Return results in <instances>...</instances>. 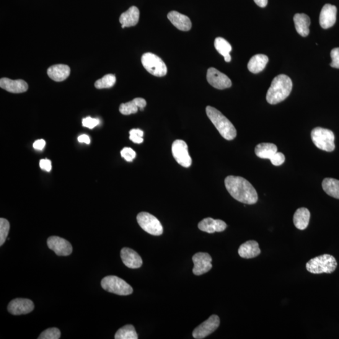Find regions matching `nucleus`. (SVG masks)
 <instances>
[{"label":"nucleus","instance_id":"1","mask_svg":"<svg viewBox=\"0 0 339 339\" xmlns=\"http://www.w3.org/2000/svg\"><path fill=\"white\" fill-rule=\"evenodd\" d=\"M225 186L232 198L245 204L257 203V191L247 180L238 176L230 175L225 179Z\"/></svg>","mask_w":339,"mask_h":339},{"label":"nucleus","instance_id":"2","mask_svg":"<svg viewBox=\"0 0 339 339\" xmlns=\"http://www.w3.org/2000/svg\"><path fill=\"white\" fill-rule=\"evenodd\" d=\"M292 87L293 83L288 76L279 75L271 82L266 94V100L270 105H276L283 102L290 94Z\"/></svg>","mask_w":339,"mask_h":339},{"label":"nucleus","instance_id":"3","mask_svg":"<svg viewBox=\"0 0 339 339\" xmlns=\"http://www.w3.org/2000/svg\"><path fill=\"white\" fill-rule=\"evenodd\" d=\"M206 114L209 120L224 139L232 140L236 137L237 131L234 125L217 109L212 106H207Z\"/></svg>","mask_w":339,"mask_h":339},{"label":"nucleus","instance_id":"4","mask_svg":"<svg viewBox=\"0 0 339 339\" xmlns=\"http://www.w3.org/2000/svg\"><path fill=\"white\" fill-rule=\"evenodd\" d=\"M337 266V261L333 256L323 255L311 259L306 265L308 271L313 274L332 273Z\"/></svg>","mask_w":339,"mask_h":339},{"label":"nucleus","instance_id":"5","mask_svg":"<svg viewBox=\"0 0 339 339\" xmlns=\"http://www.w3.org/2000/svg\"><path fill=\"white\" fill-rule=\"evenodd\" d=\"M313 143L318 149L328 152L335 149V135L330 129L317 127L311 133Z\"/></svg>","mask_w":339,"mask_h":339},{"label":"nucleus","instance_id":"6","mask_svg":"<svg viewBox=\"0 0 339 339\" xmlns=\"http://www.w3.org/2000/svg\"><path fill=\"white\" fill-rule=\"evenodd\" d=\"M102 288L110 293L126 296L133 293V289L123 279L116 276H107L102 281Z\"/></svg>","mask_w":339,"mask_h":339},{"label":"nucleus","instance_id":"7","mask_svg":"<svg viewBox=\"0 0 339 339\" xmlns=\"http://www.w3.org/2000/svg\"><path fill=\"white\" fill-rule=\"evenodd\" d=\"M141 63L149 73L157 77L165 76L167 73L166 64L154 54L147 53L141 57Z\"/></svg>","mask_w":339,"mask_h":339},{"label":"nucleus","instance_id":"8","mask_svg":"<svg viewBox=\"0 0 339 339\" xmlns=\"http://www.w3.org/2000/svg\"><path fill=\"white\" fill-rule=\"evenodd\" d=\"M137 221L139 226L153 235H160L163 234L164 229L159 220L148 212H142L137 216Z\"/></svg>","mask_w":339,"mask_h":339},{"label":"nucleus","instance_id":"9","mask_svg":"<svg viewBox=\"0 0 339 339\" xmlns=\"http://www.w3.org/2000/svg\"><path fill=\"white\" fill-rule=\"evenodd\" d=\"M173 157L181 166L188 168L191 165V159L188 152L187 143L181 139L173 142L172 147Z\"/></svg>","mask_w":339,"mask_h":339},{"label":"nucleus","instance_id":"10","mask_svg":"<svg viewBox=\"0 0 339 339\" xmlns=\"http://www.w3.org/2000/svg\"><path fill=\"white\" fill-rule=\"evenodd\" d=\"M220 325L219 317L216 315H212L193 331V337L197 339L204 338L213 333Z\"/></svg>","mask_w":339,"mask_h":339},{"label":"nucleus","instance_id":"11","mask_svg":"<svg viewBox=\"0 0 339 339\" xmlns=\"http://www.w3.org/2000/svg\"><path fill=\"white\" fill-rule=\"evenodd\" d=\"M207 80L212 87L217 89H227L232 85L231 79L226 74L222 73L214 67H211L208 70Z\"/></svg>","mask_w":339,"mask_h":339},{"label":"nucleus","instance_id":"12","mask_svg":"<svg viewBox=\"0 0 339 339\" xmlns=\"http://www.w3.org/2000/svg\"><path fill=\"white\" fill-rule=\"evenodd\" d=\"M194 264L193 273L197 276L203 275L211 270L212 258L208 253H198L192 257Z\"/></svg>","mask_w":339,"mask_h":339},{"label":"nucleus","instance_id":"13","mask_svg":"<svg viewBox=\"0 0 339 339\" xmlns=\"http://www.w3.org/2000/svg\"><path fill=\"white\" fill-rule=\"evenodd\" d=\"M47 246L57 255L66 256L71 254L72 247L68 240L58 236L48 238Z\"/></svg>","mask_w":339,"mask_h":339},{"label":"nucleus","instance_id":"14","mask_svg":"<svg viewBox=\"0 0 339 339\" xmlns=\"http://www.w3.org/2000/svg\"><path fill=\"white\" fill-rule=\"evenodd\" d=\"M34 309L32 300L26 299H16L10 302L8 310L12 315H20L29 314Z\"/></svg>","mask_w":339,"mask_h":339},{"label":"nucleus","instance_id":"15","mask_svg":"<svg viewBox=\"0 0 339 339\" xmlns=\"http://www.w3.org/2000/svg\"><path fill=\"white\" fill-rule=\"evenodd\" d=\"M337 19V8L334 5L326 4L321 10L320 25L323 29L333 27Z\"/></svg>","mask_w":339,"mask_h":339},{"label":"nucleus","instance_id":"16","mask_svg":"<svg viewBox=\"0 0 339 339\" xmlns=\"http://www.w3.org/2000/svg\"><path fill=\"white\" fill-rule=\"evenodd\" d=\"M0 87L8 92L15 94L25 92L28 89V84L23 80H12L7 77L0 79Z\"/></svg>","mask_w":339,"mask_h":339},{"label":"nucleus","instance_id":"17","mask_svg":"<svg viewBox=\"0 0 339 339\" xmlns=\"http://www.w3.org/2000/svg\"><path fill=\"white\" fill-rule=\"evenodd\" d=\"M198 227L202 231L212 234L215 232L224 231L226 229L227 224L222 220L214 219L208 217L199 222Z\"/></svg>","mask_w":339,"mask_h":339},{"label":"nucleus","instance_id":"18","mask_svg":"<svg viewBox=\"0 0 339 339\" xmlns=\"http://www.w3.org/2000/svg\"><path fill=\"white\" fill-rule=\"evenodd\" d=\"M121 258L125 266L129 268H139L143 264L140 256L130 248H123L121 251Z\"/></svg>","mask_w":339,"mask_h":339},{"label":"nucleus","instance_id":"19","mask_svg":"<svg viewBox=\"0 0 339 339\" xmlns=\"http://www.w3.org/2000/svg\"><path fill=\"white\" fill-rule=\"evenodd\" d=\"M71 69L68 66L64 64H57L49 67L47 74L53 81L62 82L65 81L69 76Z\"/></svg>","mask_w":339,"mask_h":339},{"label":"nucleus","instance_id":"20","mask_svg":"<svg viewBox=\"0 0 339 339\" xmlns=\"http://www.w3.org/2000/svg\"><path fill=\"white\" fill-rule=\"evenodd\" d=\"M167 17L171 23L178 30L188 31L191 29L190 20L186 15L181 14L179 12L172 11L169 13Z\"/></svg>","mask_w":339,"mask_h":339},{"label":"nucleus","instance_id":"21","mask_svg":"<svg viewBox=\"0 0 339 339\" xmlns=\"http://www.w3.org/2000/svg\"><path fill=\"white\" fill-rule=\"evenodd\" d=\"M238 253L243 258L251 259L260 255L261 250L256 240H248L240 246Z\"/></svg>","mask_w":339,"mask_h":339},{"label":"nucleus","instance_id":"22","mask_svg":"<svg viewBox=\"0 0 339 339\" xmlns=\"http://www.w3.org/2000/svg\"><path fill=\"white\" fill-rule=\"evenodd\" d=\"M146 106V100L143 98H136L131 102L121 104L120 106V111L122 115H129L136 113L138 110L143 111Z\"/></svg>","mask_w":339,"mask_h":339},{"label":"nucleus","instance_id":"23","mask_svg":"<svg viewBox=\"0 0 339 339\" xmlns=\"http://www.w3.org/2000/svg\"><path fill=\"white\" fill-rule=\"evenodd\" d=\"M139 19V11L138 8L131 7L127 11L123 13L120 18L121 27H130L135 26Z\"/></svg>","mask_w":339,"mask_h":339},{"label":"nucleus","instance_id":"24","mask_svg":"<svg viewBox=\"0 0 339 339\" xmlns=\"http://www.w3.org/2000/svg\"><path fill=\"white\" fill-rule=\"evenodd\" d=\"M295 26L299 34L305 37L310 33L309 27L311 21L309 16L304 14H297L294 18Z\"/></svg>","mask_w":339,"mask_h":339},{"label":"nucleus","instance_id":"25","mask_svg":"<svg viewBox=\"0 0 339 339\" xmlns=\"http://www.w3.org/2000/svg\"><path fill=\"white\" fill-rule=\"evenodd\" d=\"M310 219V212L309 209L305 208L298 209L294 216L295 226L298 229L305 230L309 226Z\"/></svg>","mask_w":339,"mask_h":339},{"label":"nucleus","instance_id":"26","mask_svg":"<svg viewBox=\"0 0 339 339\" xmlns=\"http://www.w3.org/2000/svg\"><path fill=\"white\" fill-rule=\"evenodd\" d=\"M269 61L268 57L264 54H257L251 58L248 68L253 74H258L263 71Z\"/></svg>","mask_w":339,"mask_h":339},{"label":"nucleus","instance_id":"27","mask_svg":"<svg viewBox=\"0 0 339 339\" xmlns=\"http://www.w3.org/2000/svg\"><path fill=\"white\" fill-rule=\"evenodd\" d=\"M255 152L256 156L261 159L270 160L278 152V148L275 144L263 143L258 144L256 147Z\"/></svg>","mask_w":339,"mask_h":339},{"label":"nucleus","instance_id":"28","mask_svg":"<svg viewBox=\"0 0 339 339\" xmlns=\"http://www.w3.org/2000/svg\"><path fill=\"white\" fill-rule=\"evenodd\" d=\"M214 46L218 53L224 58L225 61L229 63L231 61L230 53L232 51V46L226 39L222 37H217L214 41Z\"/></svg>","mask_w":339,"mask_h":339},{"label":"nucleus","instance_id":"29","mask_svg":"<svg viewBox=\"0 0 339 339\" xmlns=\"http://www.w3.org/2000/svg\"><path fill=\"white\" fill-rule=\"evenodd\" d=\"M322 188L328 196L339 199V180L326 178L322 182Z\"/></svg>","mask_w":339,"mask_h":339},{"label":"nucleus","instance_id":"30","mask_svg":"<svg viewBox=\"0 0 339 339\" xmlns=\"http://www.w3.org/2000/svg\"><path fill=\"white\" fill-rule=\"evenodd\" d=\"M138 334L135 328L132 325H126L121 327L116 332L115 338L116 339H137Z\"/></svg>","mask_w":339,"mask_h":339},{"label":"nucleus","instance_id":"31","mask_svg":"<svg viewBox=\"0 0 339 339\" xmlns=\"http://www.w3.org/2000/svg\"><path fill=\"white\" fill-rule=\"evenodd\" d=\"M116 79L114 74H107L102 79L95 81L94 85L98 89H108L114 86L115 84Z\"/></svg>","mask_w":339,"mask_h":339},{"label":"nucleus","instance_id":"32","mask_svg":"<svg viewBox=\"0 0 339 339\" xmlns=\"http://www.w3.org/2000/svg\"><path fill=\"white\" fill-rule=\"evenodd\" d=\"M10 223L8 220L0 219V246L4 244L9 233Z\"/></svg>","mask_w":339,"mask_h":339},{"label":"nucleus","instance_id":"33","mask_svg":"<svg viewBox=\"0 0 339 339\" xmlns=\"http://www.w3.org/2000/svg\"><path fill=\"white\" fill-rule=\"evenodd\" d=\"M61 337V331L58 328H48L41 333L38 339H59Z\"/></svg>","mask_w":339,"mask_h":339},{"label":"nucleus","instance_id":"34","mask_svg":"<svg viewBox=\"0 0 339 339\" xmlns=\"http://www.w3.org/2000/svg\"><path fill=\"white\" fill-rule=\"evenodd\" d=\"M129 139L134 143L140 144L143 142V131L139 129H132L129 131Z\"/></svg>","mask_w":339,"mask_h":339},{"label":"nucleus","instance_id":"35","mask_svg":"<svg viewBox=\"0 0 339 339\" xmlns=\"http://www.w3.org/2000/svg\"><path fill=\"white\" fill-rule=\"evenodd\" d=\"M121 157L125 159L126 161L131 162L136 157V152L133 149L125 147L121 152Z\"/></svg>","mask_w":339,"mask_h":339},{"label":"nucleus","instance_id":"36","mask_svg":"<svg viewBox=\"0 0 339 339\" xmlns=\"http://www.w3.org/2000/svg\"><path fill=\"white\" fill-rule=\"evenodd\" d=\"M100 124V120L91 117L85 118L82 120V126L89 129H93Z\"/></svg>","mask_w":339,"mask_h":339},{"label":"nucleus","instance_id":"37","mask_svg":"<svg viewBox=\"0 0 339 339\" xmlns=\"http://www.w3.org/2000/svg\"><path fill=\"white\" fill-rule=\"evenodd\" d=\"M271 164L275 166H279L285 161V157L281 152H276L270 159Z\"/></svg>","mask_w":339,"mask_h":339},{"label":"nucleus","instance_id":"38","mask_svg":"<svg viewBox=\"0 0 339 339\" xmlns=\"http://www.w3.org/2000/svg\"><path fill=\"white\" fill-rule=\"evenodd\" d=\"M331 58H332V63H330V66L333 68L339 69V47L332 49L330 53Z\"/></svg>","mask_w":339,"mask_h":339},{"label":"nucleus","instance_id":"39","mask_svg":"<svg viewBox=\"0 0 339 339\" xmlns=\"http://www.w3.org/2000/svg\"><path fill=\"white\" fill-rule=\"evenodd\" d=\"M40 167L41 169L46 172H50L52 169V163L50 160L42 159L40 161Z\"/></svg>","mask_w":339,"mask_h":339},{"label":"nucleus","instance_id":"40","mask_svg":"<svg viewBox=\"0 0 339 339\" xmlns=\"http://www.w3.org/2000/svg\"><path fill=\"white\" fill-rule=\"evenodd\" d=\"M45 146V141L43 139L35 141L33 144V148L35 150H42Z\"/></svg>","mask_w":339,"mask_h":339},{"label":"nucleus","instance_id":"41","mask_svg":"<svg viewBox=\"0 0 339 339\" xmlns=\"http://www.w3.org/2000/svg\"><path fill=\"white\" fill-rule=\"evenodd\" d=\"M78 141L80 143H84L87 144L90 143V138L89 136H87V134H82V135L78 137Z\"/></svg>","mask_w":339,"mask_h":339},{"label":"nucleus","instance_id":"42","mask_svg":"<svg viewBox=\"0 0 339 339\" xmlns=\"http://www.w3.org/2000/svg\"><path fill=\"white\" fill-rule=\"evenodd\" d=\"M254 2L258 6L261 8L265 7L268 4V0H254Z\"/></svg>","mask_w":339,"mask_h":339}]
</instances>
